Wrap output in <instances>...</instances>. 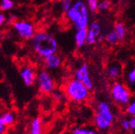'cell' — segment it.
Listing matches in <instances>:
<instances>
[{
  "mask_svg": "<svg viewBox=\"0 0 135 134\" xmlns=\"http://www.w3.org/2000/svg\"><path fill=\"white\" fill-rule=\"evenodd\" d=\"M6 128L7 127L0 121V134H4V132H6Z\"/></svg>",
  "mask_w": 135,
  "mask_h": 134,
  "instance_id": "obj_29",
  "label": "cell"
},
{
  "mask_svg": "<svg viewBox=\"0 0 135 134\" xmlns=\"http://www.w3.org/2000/svg\"><path fill=\"white\" fill-rule=\"evenodd\" d=\"M36 83L39 91L43 94H51L56 89L54 79L47 69H42L37 72Z\"/></svg>",
  "mask_w": 135,
  "mask_h": 134,
  "instance_id": "obj_7",
  "label": "cell"
},
{
  "mask_svg": "<svg viewBox=\"0 0 135 134\" xmlns=\"http://www.w3.org/2000/svg\"><path fill=\"white\" fill-rule=\"evenodd\" d=\"M28 134H43L42 121L40 117H36L31 121Z\"/></svg>",
  "mask_w": 135,
  "mask_h": 134,
  "instance_id": "obj_15",
  "label": "cell"
},
{
  "mask_svg": "<svg viewBox=\"0 0 135 134\" xmlns=\"http://www.w3.org/2000/svg\"><path fill=\"white\" fill-rule=\"evenodd\" d=\"M44 65L47 70H57L62 66V57L57 53L43 59Z\"/></svg>",
  "mask_w": 135,
  "mask_h": 134,
  "instance_id": "obj_13",
  "label": "cell"
},
{
  "mask_svg": "<svg viewBox=\"0 0 135 134\" xmlns=\"http://www.w3.org/2000/svg\"><path fill=\"white\" fill-rule=\"evenodd\" d=\"M133 134H135V131H134V132H133Z\"/></svg>",
  "mask_w": 135,
  "mask_h": 134,
  "instance_id": "obj_32",
  "label": "cell"
},
{
  "mask_svg": "<svg viewBox=\"0 0 135 134\" xmlns=\"http://www.w3.org/2000/svg\"><path fill=\"white\" fill-rule=\"evenodd\" d=\"M122 81L135 96V60H130L125 64L122 74Z\"/></svg>",
  "mask_w": 135,
  "mask_h": 134,
  "instance_id": "obj_8",
  "label": "cell"
},
{
  "mask_svg": "<svg viewBox=\"0 0 135 134\" xmlns=\"http://www.w3.org/2000/svg\"><path fill=\"white\" fill-rule=\"evenodd\" d=\"M128 119H129L130 130L135 131V116H129V118Z\"/></svg>",
  "mask_w": 135,
  "mask_h": 134,
  "instance_id": "obj_28",
  "label": "cell"
},
{
  "mask_svg": "<svg viewBox=\"0 0 135 134\" xmlns=\"http://www.w3.org/2000/svg\"><path fill=\"white\" fill-rule=\"evenodd\" d=\"M120 125L121 128L123 131L125 132H128L130 130V127H129V119L128 118H123L120 121Z\"/></svg>",
  "mask_w": 135,
  "mask_h": 134,
  "instance_id": "obj_25",
  "label": "cell"
},
{
  "mask_svg": "<svg viewBox=\"0 0 135 134\" xmlns=\"http://www.w3.org/2000/svg\"><path fill=\"white\" fill-rule=\"evenodd\" d=\"M104 39L106 42V43H108L109 45H112V46L116 45L120 41L116 34V32L113 31V29L106 32V34L104 35Z\"/></svg>",
  "mask_w": 135,
  "mask_h": 134,
  "instance_id": "obj_19",
  "label": "cell"
},
{
  "mask_svg": "<svg viewBox=\"0 0 135 134\" xmlns=\"http://www.w3.org/2000/svg\"><path fill=\"white\" fill-rule=\"evenodd\" d=\"M84 1H85V3L90 12L96 13L97 11H98V6H99L100 0H84Z\"/></svg>",
  "mask_w": 135,
  "mask_h": 134,
  "instance_id": "obj_21",
  "label": "cell"
},
{
  "mask_svg": "<svg viewBox=\"0 0 135 134\" xmlns=\"http://www.w3.org/2000/svg\"><path fill=\"white\" fill-rule=\"evenodd\" d=\"M113 31L116 32V34L120 41H122L123 39H125V38L127 35V29L124 23H122L121 22L116 23L113 27Z\"/></svg>",
  "mask_w": 135,
  "mask_h": 134,
  "instance_id": "obj_17",
  "label": "cell"
},
{
  "mask_svg": "<svg viewBox=\"0 0 135 134\" xmlns=\"http://www.w3.org/2000/svg\"><path fill=\"white\" fill-rule=\"evenodd\" d=\"M20 75L26 87H32L33 85H35L36 82L37 72L32 65L25 63L21 66L20 69Z\"/></svg>",
  "mask_w": 135,
  "mask_h": 134,
  "instance_id": "obj_9",
  "label": "cell"
},
{
  "mask_svg": "<svg viewBox=\"0 0 135 134\" xmlns=\"http://www.w3.org/2000/svg\"><path fill=\"white\" fill-rule=\"evenodd\" d=\"M115 121V115L110 104L106 100H99L93 116L94 127L104 134H108Z\"/></svg>",
  "mask_w": 135,
  "mask_h": 134,
  "instance_id": "obj_2",
  "label": "cell"
},
{
  "mask_svg": "<svg viewBox=\"0 0 135 134\" xmlns=\"http://www.w3.org/2000/svg\"><path fill=\"white\" fill-rule=\"evenodd\" d=\"M52 2H54V3H60V2H61L62 0H51Z\"/></svg>",
  "mask_w": 135,
  "mask_h": 134,
  "instance_id": "obj_30",
  "label": "cell"
},
{
  "mask_svg": "<svg viewBox=\"0 0 135 134\" xmlns=\"http://www.w3.org/2000/svg\"><path fill=\"white\" fill-rule=\"evenodd\" d=\"M29 43L33 53L41 59L57 53L59 50L55 36L46 31H37Z\"/></svg>",
  "mask_w": 135,
  "mask_h": 134,
  "instance_id": "obj_1",
  "label": "cell"
},
{
  "mask_svg": "<svg viewBox=\"0 0 135 134\" xmlns=\"http://www.w3.org/2000/svg\"><path fill=\"white\" fill-rule=\"evenodd\" d=\"M15 7L13 0H0V11L2 12H7L12 10Z\"/></svg>",
  "mask_w": 135,
  "mask_h": 134,
  "instance_id": "obj_20",
  "label": "cell"
},
{
  "mask_svg": "<svg viewBox=\"0 0 135 134\" xmlns=\"http://www.w3.org/2000/svg\"><path fill=\"white\" fill-rule=\"evenodd\" d=\"M112 6L110 0H100L98 11H107L110 9Z\"/></svg>",
  "mask_w": 135,
  "mask_h": 134,
  "instance_id": "obj_24",
  "label": "cell"
},
{
  "mask_svg": "<svg viewBox=\"0 0 135 134\" xmlns=\"http://www.w3.org/2000/svg\"><path fill=\"white\" fill-rule=\"evenodd\" d=\"M52 96L54 100H57V101H60V100L64 98V94L60 90H57V89H55L52 93Z\"/></svg>",
  "mask_w": 135,
  "mask_h": 134,
  "instance_id": "obj_26",
  "label": "cell"
},
{
  "mask_svg": "<svg viewBox=\"0 0 135 134\" xmlns=\"http://www.w3.org/2000/svg\"><path fill=\"white\" fill-rule=\"evenodd\" d=\"M74 77L82 82L90 91L94 88V83L89 73V66L86 63L80 64L74 72Z\"/></svg>",
  "mask_w": 135,
  "mask_h": 134,
  "instance_id": "obj_10",
  "label": "cell"
},
{
  "mask_svg": "<svg viewBox=\"0 0 135 134\" xmlns=\"http://www.w3.org/2000/svg\"><path fill=\"white\" fill-rule=\"evenodd\" d=\"M64 16L66 20L76 29L87 28L90 23V11L84 0H74Z\"/></svg>",
  "mask_w": 135,
  "mask_h": 134,
  "instance_id": "obj_3",
  "label": "cell"
},
{
  "mask_svg": "<svg viewBox=\"0 0 135 134\" xmlns=\"http://www.w3.org/2000/svg\"><path fill=\"white\" fill-rule=\"evenodd\" d=\"M12 27L17 37L23 41H30L37 31L35 24L27 19L14 20Z\"/></svg>",
  "mask_w": 135,
  "mask_h": 134,
  "instance_id": "obj_6",
  "label": "cell"
},
{
  "mask_svg": "<svg viewBox=\"0 0 135 134\" xmlns=\"http://www.w3.org/2000/svg\"><path fill=\"white\" fill-rule=\"evenodd\" d=\"M0 77H1V76H0Z\"/></svg>",
  "mask_w": 135,
  "mask_h": 134,
  "instance_id": "obj_33",
  "label": "cell"
},
{
  "mask_svg": "<svg viewBox=\"0 0 135 134\" xmlns=\"http://www.w3.org/2000/svg\"><path fill=\"white\" fill-rule=\"evenodd\" d=\"M110 97L113 101L122 108H126L133 98V94L123 81L117 80L110 86Z\"/></svg>",
  "mask_w": 135,
  "mask_h": 134,
  "instance_id": "obj_5",
  "label": "cell"
},
{
  "mask_svg": "<svg viewBox=\"0 0 135 134\" xmlns=\"http://www.w3.org/2000/svg\"><path fill=\"white\" fill-rule=\"evenodd\" d=\"M125 108H126V112L129 116H135V97L132 98L130 102Z\"/></svg>",
  "mask_w": 135,
  "mask_h": 134,
  "instance_id": "obj_23",
  "label": "cell"
},
{
  "mask_svg": "<svg viewBox=\"0 0 135 134\" xmlns=\"http://www.w3.org/2000/svg\"><path fill=\"white\" fill-rule=\"evenodd\" d=\"M73 3V0H62L61 2H60V12L63 14H65L70 9Z\"/></svg>",
  "mask_w": 135,
  "mask_h": 134,
  "instance_id": "obj_22",
  "label": "cell"
},
{
  "mask_svg": "<svg viewBox=\"0 0 135 134\" xmlns=\"http://www.w3.org/2000/svg\"><path fill=\"white\" fill-rule=\"evenodd\" d=\"M71 134H104L98 131L95 127H77L74 128Z\"/></svg>",
  "mask_w": 135,
  "mask_h": 134,
  "instance_id": "obj_18",
  "label": "cell"
},
{
  "mask_svg": "<svg viewBox=\"0 0 135 134\" xmlns=\"http://www.w3.org/2000/svg\"><path fill=\"white\" fill-rule=\"evenodd\" d=\"M7 21V18L6 14L3 12H1L0 13V29L6 24Z\"/></svg>",
  "mask_w": 135,
  "mask_h": 134,
  "instance_id": "obj_27",
  "label": "cell"
},
{
  "mask_svg": "<svg viewBox=\"0 0 135 134\" xmlns=\"http://www.w3.org/2000/svg\"><path fill=\"white\" fill-rule=\"evenodd\" d=\"M120 2H123V1H125V0H119Z\"/></svg>",
  "mask_w": 135,
  "mask_h": 134,
  "instance_id": "obj_31",
  "label": "cell"
},
{
  "mask_svg": "<svg viewBox=\"0 0 135 134\" xmlns=\"http://www.w3.org/2000/svg\"><path fill=\"white\" fill-rule=\"evenodd\" d=\"M88 31V39L87 43L89 45L95 44L97 41L100 40L101 38H104V35L102 34V27L99 22L93 21L91 22L87 27Z\"/></svg>",
  "mask_w": 135,
  "mask_h": 134,
  "instance_id": "obj_11",
  "label": "cell"
},
{
  "mask_svg": "<svg viewBox=\"0 0 135 134\" xmlns=\"http://www.w3.org/2000/svg\"><path fill=\"white\" fill-rule=\"evenodd\" d=\"M123 68L124 66L120 62L116 60L110 61L106 66V75L110 80L113 81L119 80L122 77Z\"/></svg>",
  "mask_w": 135,
  "mask_h": 134,
  "instance_id": "obj_12",
  "label": "cell"
},
{
  "mask_svg": "<svg viewBox=\"0 0 135 134\" xmlns=\"http://www.w3.org/2000/svg\"><path fill=\"white\" fill-rule=\"evenodd\" d=\"M16 116L12 112H5L0 115V121L6 127L13 125L15 122Z\"/></svg>",
  "mask_w": 135,
  "mask_h": 134,
  "instance_id": "obj_16",
  "label": "cell"
},
{
  "mask_svg": "<svg viewBox=\"0 0 135 134\" xmlns=\"http://www.w3.org/2000/svg\"><path fill=\"white\" fill-rule=\"evenodd\" d=\"M88 39V31L87 28H80L76 29L74 36L75 44L77 48H81L85 46Z\"/></svg>",
  "mask_w": 135,
  "mask_h": 134,
  "instance_id": "obj_14",
  "label": "cell"
},
{
  "mask_svg": "<svg viewBox=\"0 0 135 134\" xmlns=\"http://www.w3.org/2000/svg\"><path fill=\"white\" fill-rule=\"evenodd\" d=\"M64 94L74 103L86 102L90 97V90L75 77L67 81L64 85Z\"/></svg>",
  "mask_w": 135,
  "mask_h": 134,
  "instance_id": "obj_4",
  "label": "cell"
}]
</instances>
